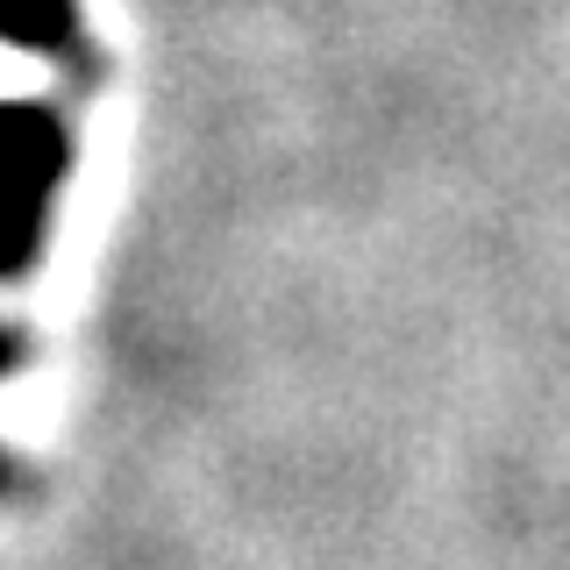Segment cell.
Listing matches in <instances>:
<instances>
[{
    "label": "cell",
    "instance_id": "7a4b0ae2",
    "mask_svg": "<svg viewBox=\"0 0 570 570\" xmlns=\"http://www.w3.org/2000/svg\"><path fill=\"white\" fill-rule=\"evenodd\" d=\"M0 36L58 43V36H71V0H0Z\"/></svg>",
    "mask_w": 570,
    "mask_h": 570
},
{
    "label": "cell",
    "instance_id": "6da1fadb",
    "mask_svg": "<svg viewBox=\"0 0 570 570\" xmlns=\"http://www.w3.org/2000/svg\"><path fill=\"white\" fill-rule=\"evenodd\" d=\"M58 186H65V129L43 107H0V272L36 249Z\"/></svg>",
    "mask_w": 570,
    "mask_h": 570
},
{
    "label": "cell",
    "instance_id": "3957f363",
    "mask_svg": "<svg viewBox=\"0 0 570 570\" xmlns=\"http://www.w3.org/2000/svg\"><path fill=\"white\" fill-rule=\"evenodd\" d=\"M8 356H14V335H0V364H8Z\"/></svg>",
    "mask_w": 570,
    "mask_h": 570
}]
</instances>
